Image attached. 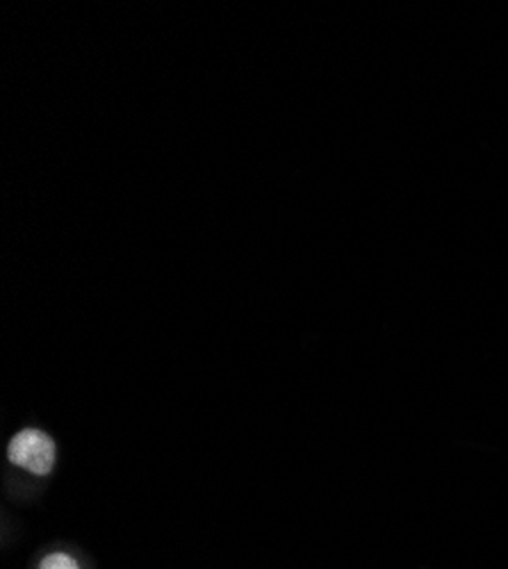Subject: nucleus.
Segmentation results:
<instances>
[{"label":"nucleus","mask_w":508,"mask_h":569,"mask_svg":"<svg viewBox=\"0 0 508 569\" xmlns=\"http://www.w3.org/2000/svg\"><path fill=\"white\" fill-rule=\"evenodd\" d=\"M8 456L14 465L43 477V473H49L53 469L56 445L43 431L26 429L12 438Z\"/></svg>","instance_id":"nucleus-1"},{"label":"nucleus","mask_w":508,"mask_h":569,"mask_svg":"<svg viewBox=\"0 0 508 569\" xmlns=\"http://www.w3.org/2000/svg\"><path fill=\"white\" fill-rule=\"evenodd\" d=\"M39 569H80L78 562L67 553H51L46 556Z\"/></svg>","instance_id":"nucleus-2"}]
</instances>
